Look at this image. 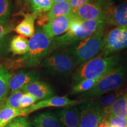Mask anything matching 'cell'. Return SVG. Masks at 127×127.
Returning a JSON list of instances; mask_svg holds the SVG:
<instances>
[{"mask_svg": "<svg viewBox=\"0 0 127 127\" xmlns=\"http://www.w3.org/2000/svg\"><path fill=\"white\" fill-rule=\"evenodd\" d=\"M52 40L41 28H36L35 34L28 41V49L25 54L17 60L11 61L5 68L18 69L35 67L50 53Z\"/></svg>", "mask_w": 127, "mask_h": 127, "instance_id": "1", "label": "cell"}, {"mask_svg": "<svg viewBox=\"0 0 127 127\" xmlns=\"http://www.w3.org/2000/svg\"><path fill=\"white\" fill-rule=\"evenodd\" d=\"M104 21H82L74 15L71 19L68 31L52 40L50 52L58 48L72 46L91 35L103 25Z\"/></svg>", "mask_w": 127, "mask_h": 127, "instance_id": "2", "label": "cell"}, {"mask_svg": "<svg viewBox=\"0 0 127 127\" xmlns=\"http://www.w3.org/2000/svg\"><path fill=\"white\" fill-rule=\"evenodd\" d=\"M120 61L118 55H98L79 66L72 76L74 84L75 85L84 79L102 78L117 67Z\"/></svg>", "mask_w": 127, "mask_h": 127, "instance_id": "3", "label": "cell"}, {"mask_svg": "<svg viewBox=\"0 0 127 127\" xmlns=\"http://www.w3.org/2000/svg\"><path fill=\"white\" fill-rule=\"evenodd\" d=\"M126 67L124 65H118L101 78L93 88L83 93L80 98L84 101L94 99L121 88L126 80Z\"/></svg>", "mask_w": 127, "mask_h": 127, "instance_id": "4", "label": "cell"}, {"mask_svg": "<svg viewBox=\"0 0 127 127\" xmlns=\"http://www.w3.org/2000/svg\"><path fill=\"white\" fill-rule=\"evenodd\" d=\"M105 25L91 35L69 48L77 65L86 63L99 53L104 36Z\"/></svg>", "mask_w": 127, "mask_h": 127, "instance_id": "5", "label": "cell"}, {"mask_svg": "<svg viewBox=\"0 0 127 127\" xmlns=\"http://www.w3.org/2000/svg\"><path fill=\"white\" fill-rule=\"evenodd\" d=\"M77 66L69 48L52 53L45 57L43 67L48 72L57 76L69 75Z\"/></svg>", "mask_w": 127, "mask_h": 127, "instance_id": "6", "label": "cell"}, {"mask_svg": "<svg viewBox=\"0 0 127 127\" xmlns=\"http://www.w3.org/2000/svg\"><path fill=\"white\" fill-rule=\"evenodd\" d=\"M127 48V27H116L104 35L99 56H110Z\"/></svg>", "mask_w": 127, "mask_h": 127, "instance_id": "7", "label": "cell"}, {"mask_svg": "<svg viewBox=\"0 0 127 127\" xmlns=\"http://www.w3.org/2000/svg\"><path fill=\"white\" fill-rule=\"evenodd\" d=\"M81 104L78 108L79 127H96L106 118L102 108Z\"/></svg>", "mask_w": 127, "mask_h": 127, "instance_id": "8", "label": "cell"}, {"mask_svg": "<svg viewBox=\"0 0 127 127\" xmlns=\"http://www.w3.org/2000/svg\"><path fill=\"white\" fill-rule=\"evenodd\" d=\"M84 102V100H72L68 96H52L47 99L42 100L39 102L35 103L32 105L27 108H25L26 115L41 109L48 107H65L68 106L77 105Z\"/></svg>", "mask_w": 127, "mask_h": 127, "instance_id": "9", "label": "cell"}, {"mask_svg": "<svg viewBox=\"0 0 127 127\" xmlns=\"http://www.w3.org/2000/svg\"><path fill=\"white\" fill-rule=\"evenodd\" d=\"M73 14L79 20L82 21H104L105 22V12L96 2H88L82 5L78 8Z\"/></svg>", "mask_w": 127, "mask_h": 127, "instance_id": "10", "label": "cell"}, {"mask_svg": "<svg viewBox=\"0 0 127 127\" xmlns=\"http://www.w3.org/2000/svg\"><path fill=\"white\" fill-rule=\"evenodd\" d=\"M74 14L61 16L50 21L42 27V30L47 35L53 39L66 32L69 28V25Z\"/></svg>", "mask_w": 127, "mask_h": 127, "instance_id": "11", "label": "cell"}, {"mask_svg": "<svg viewBox=\"0 0 127 127\" xmlns=\"http://www.w3.org/2000/svg\"><path fill=\"white\" fill-rule=\"evenodd\" d=\"M105 24L127 27V2L112 6L105 11Z\"/></svg>", "mask_w": 127, "mask_h": 127, "instance_id": "12", "label": "cell"}, {"mask_svg": "<svg viewBox=\"0 0 127 127\" xmlns=\"http://www.w3.org/2000/svg\"><path fill=\"white\" fill-rule=\"evenodd\" d=\"M38 73L34 71H23L12 75L9 83V92L11 93L21 90L25 85L33 81H38Z\"/></svg>", "mask_w": 127, "mask_h": 127, "instance_id": "13", "label": "cell"}, {"mask_svg": "<svg viewBox=\"0 0 127 127\" xmlns=\"http://www.w3.org/2000/svg\"><path fill=\"white\" fill-rule=\"evenodd\" d=\"M126 93H127V88L121 87L110 93L103 95L99 97L87 100L82 104L88 107H99L104 109L112 105L116 100Z\"/></svg>", "mask_w": 127, "mask_h": 127, "instance_id": "14", "label": "cell"}, {"mask_svg": "<svg viewBox=\"0 0 127 127\" xmlns=\"http://www.w3.org/2000/svg\"><path fill=\"white\" fill-rule=\"evenodd\" d=\"M21 90L30 94L36 100L47 99L54 95V91L49 84L39 80L27 84Z\"/></svg>", "mask_w": 127, "mask_h": 127, "instance_id": "15", "label": "cell"}, {"mask_svg": "<svg viewBox=\"0 0 127 127\" xmlns=\"http://www.w3.org/2000/svg\"><path fill=\"white\" fill-rule=\"evenodd\" d=\"M55 114L63 127H79V111L75 105L64 107Z\"/></svg>", "mask_w": 127, "mask_h": 127, "instance_id": "16", "label": "cell"}, {"mask_svg": "<svg viewBox=\"0 0 127 127\" xmlns=\"http://www.w3.org/2000/svg\"><path fill=\"white\" fill-rule=\"evenodd\" d=\"M38 13L31 12L24 15V18L18 24L14 31L18 33L19 35L23 36L25 38H31L35 34V21L38 17Z\"/></svg>", "mask_w": 127, "mask_h": 127, "instance_id": "17", "label": "cell"}, {"mask_svg": "<svg viewBox=\"0 0 127 127\" xmlns=\"http://www.w3.org/2000/svg\"><path fill=\"white\" fill-rule=\"evenodd\" d=\"M31 124L34 127H63L57 114L51 112L35 115L31 120Z\"/></svg>", "mask_w": 127, "mask_h": 127, "instance_id": "18", "label": "cell"}, {"mask_svg": "<svg viewBox=\"0 0 127 127\" xmlns=\"http://www.w3.org/2000/svg\"><path fill=\"white\" fill-rule=\"evenodd\" d=\"M25 116H27L25 109L8 107L4 102L0 104V127H5L16 118Z\"/></svg>", "mask_w": 127, "mask_h": 127, "instance_id": "19", "label": "cell"}, {"mask_svg": "<svg viewBox=\"0 0 127 127\" xmlns=\"http://www.w3.org/2000/svg\"><path fill=\"white\" fill-rule=\"evenodd\" d=\"M127 93L120 96L112 105L103 109L106 117L114 115L127 118Z\"/></svg>", "mask_w": 127, "mask_h": 127, "instance_id": "20", "label": "cell"}, {"mask_svg": "<svg viewBox=\"0 0 127 127\" xmlns=\"http://www.w3.org/2000/svg\"><path fill=\"white\" fill-rule=\"evenodd\" d=\"M73 14L69 1L57 2L54 4L47 12L49 20L51 21L57 17L68 15Z\"/></svg>", "mask_w": 127, "mask_h": 127, "instance_id": "21", "label": "cell"}, {"mask_svg": "<svg viewBox=\"0 0 127 127\" xmlns=\"http://www.w3.org/2000/svg\"><path fill=\"white\" fill-rule=\"evenodd\" d=\"M12 74L5 66L0 65V104L4 102L9 93V83Z\"/></svg>", "mask_w": 127, "mask_h": 127, "instance_id": "22", "label": "cell"}, {"mask_svg": "<svg viewBox=\"0 0 127 127\" xmlns=\"http://www.w3.org/2000/svg\"><path fill=\"white\" fill-rule=\"evenodd\" d=\"M28 41L23 36H14L9 44V51L14 55L25 54L28 49Z\"/></svg>", "mask_w": 127, "mask_h": 127, "instance_id": "23", "label": "cell"}, {"mask_svg": "<svg viewBox=\"0 0 127 127\" xmlns=\"http://www.w3.org/2000/svg\"><path fill=\"white\" fill-rule=\"evenodd\" d=\"M101 78L96 79H87L81 81L77 84H76L72 88L71 94H76L84 93L88 91L95 86L98 81Z\"/></svg>", "mask_w": 127, "mask_h": 127, "instance_id": "24", "label": "cell"}, {"mask_svg": "<svg viewBox=\"0 0 127 127\" xmlns=\"http://www.w3.org/2000/svg\"><path fill=\"white\" fill-rule=\"evenodd\" d=\"M52 5L51 0H29V7L32 12H48Z\"/></svg>", "mask_w": 127, "mask_h": 127, "instance_id": "25", "label": "cell"}, {"mask_svg": "<svg viewBox=\"0 0 127 127\" xmlns=\"http://www.w3.org/2000/svg\"><path fill=\"white\" fill-rule=\"evenodd\" d=\"M24 92L22 90H18L11 93L7 99L5 100V105L14 108H20V101Z\"/></svg>", "mask_w": 127, "mask_h": 127, "instance_id": "26", "label": "cell"}, {"mask_svg": "<svg viewBox=\"0 0 127 127\" xmlns=\"http://www.w3.org/2000/svg\"><path fill=\"white\" fill-rule=\"evenodd\" d=\"M11 10V0H0V21L8 20Z\"/></svg>", "mask_w": 127, "mask_h": 127, "instance_id": "27", "label": "cell"}, {"mask_svg": "<svg viewBox=\"0 0 127 127\" xmlns=\"http://www.w3.org/2000/svg\"><path fill=\"white\" fill-rule=\"evenodd\" d=\"M106 120L110 126L114 127H127V118L118 116L109 115L106 117Z\"/></svg>", "mask_w": 127, "mask_h": 127, "instance_id": "28", "label": "cell"}, {"mask_svg": "<svg viewBox=\"0 0 127 127\" xmlns=\"http://www.w3.org/2000/svg\"><path fill=\"white\" fill-rule=\"evenodd\" d=\"M37 101L32 95L27 93H24L20 101V108L25 109L32 105Z\"/></svg>", "mask_w": 127, "mask_h": 127, "instance_id": "29", "label": "cell"}, {"mask_svg": "<svg viewBox=\"0 0 127 127\" xmlns=\"http://www.w3.org/2000/svg\"><path fill=\"white\" fill-rule=\"evenodd\" d=\"M5 127H32L31 123L25 117H20L11 122Z\"/></svg>", "mask_w": 127, "mask_h": 127, "instance_id": "30", "label": "cell"}, {"mask_svg": "<svg viewBox=\"0 0 127 127\" xmlns=\"http://www.w3.org/2000/svg\"><path fill=\"white\" fill-rule=\"evenodd\" d=\"M12 25L8 20L0 21V40L12 31Z\"/></svg>", "mask_w": 127, "mask_h": 127, "instance_id": "31", "label": "cell"}, {"mask_svg": "<svg viewBox=\"0 0 127 127\" xmlns=\"http://www.w3.org/2000/svg\"><path fill=\"white\" fill-rule=\"evenodd\" d=\"M95 0H69V2L74 12V11H75L78 8L81 6L82 5L88 2H93Z\"/></svg>", "mask_w": 127, "mask_h": 127, "instance_id": "32", "label": "cell"}, {"mask_svg": "<svg viewBox=\"0 0 127 127\" xmlns=\"http://www.w3.org/2000/svg\"><path fill=\"white\" fill-rule=\"evenodd\" d=\"M15 5L19 13H21L29 7V0H15Z\"/></svg>", "mask_w": 127, "mask_h": 127, "instance_id": "33", "label": "cell"}, {"mask_svg": "<svg viewBox=\"0 0 127 127\" xmlns=\"http://www.w3.org/2000/svg\"><path fill=\"white\" fill-rule=\"evenodd\" d=\"M114 0H96V2L103 9L104 12L114 5Z\"/></svg>", "mask_w": 127, "mask_h": 127, "instance_id": "34", "label": "cell"}, {"mask_svg": "<svg viewBox=\"0 0 127 127\" xmlns=\"http://www.w3.org/2000/svg\"><path fill=\"white\" fill-rule=\"evenodd\" d=\"M105 123H106V118H105L104 120L102 121V122H101V123L99 124V125H98L97 127H104V125H105Z\"/></svg>", "mask_w": 127, "mask_h": 127, "instance_id": "35", "label": "cell"}, {"mask_svg": "<svg viewBox=\"0 0 127 127\" xmlns=\"http://www.w3.org/2000/svg\"><path fill=\"white\" fill-rule=\"evenodd\" d=\"M69 1V0H51L52 5L54 4H55V3L63 2V1Z\"/></svg>", "mask_w": 127, "mask_h": 127, "instance_id": "36", "label": "cell"}, {"mask_svg": "<svg viewBox=\"0 0 127 127\" xmlns=\"http://www.w3.org/2000/svg\"><path fill=\"white\" fill-rule=\"evenodd\" d=\"M109 127V124L107 123V120H106V123H105V124L104 127Z\"/></svg>", "mask_w": 127, "mask_h": 127, "instance_id": "37", "label": "cell"}, {"mask_svg": "<svg viewBox=\"0 0 127 127\" xmlns=\"http://www.w3.org/2000/svg\"><path fill=\"white\" fill-rule=\"evenodd\" d=\"M112 127V126H110V125H109V127Z\"/></svg>", "mask_w": 127, "mask_h": 127, "instance_id": "38", "label": "cell"}, {"mask_svg": "<svg viewBox=\"0 0 127 127\" xmlns=\"http://www.w3.org/2000/svg\"></svg>", "mask_w": 127, "mask_h": 127, "instance_id": "39", "label": "cell"}]
</instances>
